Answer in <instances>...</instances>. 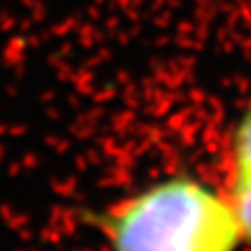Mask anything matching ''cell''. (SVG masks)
<instances>
[{
  "instance_id": "cell-2",
  "label": "cell",
  "mask_w": 251,
  "mask_h": 251,
  "mask_svg": "<svg viewBox=\"0 0 251 251\" xmlns=\"http://www.w3.org/2000/svg\"><path fill=\"white\" fill-rule=\"evenodd\" d=\"M224 191L241 224L243 241L251 247V94L239 109L226 136Z\"/></svg>"
},
{
  "instance_id": "cell-1",
  "label": "cell",
  "mask_w": 251,
  "mask_h": 251,
  "mask_svg": "<svg viewBox=\"0 0 251 251\" xmlns=\"http://www.w3.org/2000/svg\"><path fill=\"white\" fill-rule=\"evenodd\" d=\"M82 220L107 251H239L241 224L224 188L191 170L157 176Z\"/></svg>"
}]
</instances>
